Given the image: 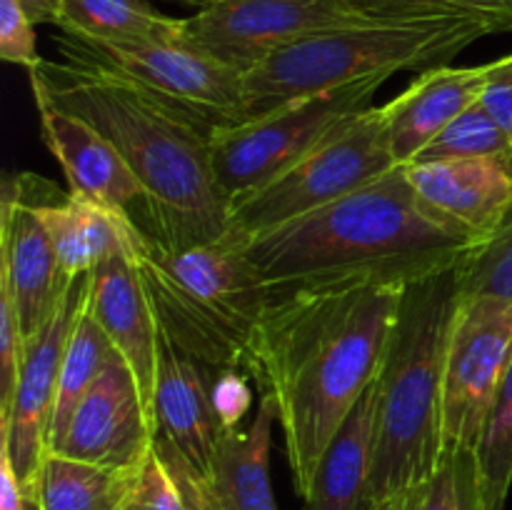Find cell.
<instances>
[{"label": "cell", "mask_w": 512, "mask_h": 510, "mask_svg": "<svg viewBox=\"0 0 512 510\" xmlns=\"http://www.w3.org/2000/svg\"><path fill=\"white\" fill-rule=\"evenodd\" d=\"M405 285L370 278L273 293L243 370L273 400L295 493L308 500L330 440L378 380Z\"/></svg>", "instance_id": "obj_1"}, {"label": "cell", "mask_w": 512, "mask_h": 510, "mask_svg": "<svg viewBox=\"0 0 512 510\" xmlns=\"http://www.w3.org/2000/svg\"><path fill=\"white\" fill-rule=\"evenodd\" d=\"M30 85L110 140L143 188V230L170 250L228 233L213 128L108 70L43 60Z\"/></svg>", "instance_id": "obj_2"}, {"label": "cell", "mask_w": 512, "mask_h": 510, "mask_svg": "<svg viewBox=\"0 0 512 510\" xmlns=\"http://www.w3.org/2000/svg\"><path fill=\"white\" fill-rule=\"evenodd\" d=\"M243 243L273 295L343 278L410 285L455 268L478 238L430 208L405 165H395L335 203Z\"/></svg>", "instance_id": "obj_3"}, {"label": "cell", "mask_w": 512, "mask_h": 510, "mask_svg": "<svg viewBox=\"0 0 512 510\" xmlns=\"http://www.w3.org/2000/svg\"><path fill=\"white\" fill-rule=\"evenodd\" d=\"M458 308V265L405 285L378 375V443L368 510L418 488L438 465L445 363Z\"/></svg>", "instance_id": "obj_4"}, {"label": "cell", "mask_w": 512, "mask_h": 510, "mask_svg": "<svg viewBox=\"0 0 512 510\" xmlns=\"http://www.w3.org/2000/svg\"><path fill=\"white\" fill-rule=\"evenodd\" d=\"M133 260L158 328L190 358L213 370L243 368L270 288L245 243L225 233L213 243L170 250L153 235H135Z\"/></svg>", "instance_id": "obj_5"}, {"label": "cell", "mask_w": 512, "mask_h": 510, "mask_svg": "<svg viewBox=\"0 0 512 510\" xmlns=\"http://www.w3.org/2000/svg\"><path fill=\"white\" fill-rule=\"evenodd\" d=\"M485 35H495L488 23L453 15L375 18L320 30L243 75L245 115L260 118L293 100L375 75L440 68Z\"/></svg>", "instance_id": "obj_6"}, {"label": "cell", "mask_w": 512, "mask_h": 510, "mask_svg": "<svg viewBox=\"0 0 512 510\" xmlns=\"http://www.w3.org/2000/svg\"><path fill=\"white\" fill-rule=\"evenodd\" d=\"M395 165L383 105H373L273 180L230 200L228 233L240 240L268 233L383 178Z\"/></svg>", "instance_id": "obj_7"}, {"label": "cell", "mask_w": 512, "mask_h": 510, "mask_svg": "<svg viewBox=\"0 0 512 510\" xmlns=\"http://www.w3.org/2000/svg\"><path fill=\"white\" fill-rule=\"evenodd\" d=\"M390 78L358 80L293 100L278 110L213 133V168L228 203L303 158L328 135L348 125L365 110Z\"/></svg>", "instance_id": "obj_8"}, {"label": "cell", "mask_w": 512, "mask_h": 510, "mask_svg": "<svg viewBox=\"0 0 512 510\" xmlns=\"http://www.w3.org/2000/svg\"><path fill=\"white\" fill-rule=\"evenodd\" d=\"M55 43L68 63L120 75L213 130L248 120L243 73L190 48L183 40L98 43L63 33Z\"/></svg>", "instance_id": "obj_9"}, {"label": "cell", "mask_w": 512, "mask_h": 510, "mask_svg": "<svg viewBox=\"0 0 512 510\" xmlns=\"http://www.w3.org/2000/svg\"><path fill=\"white\" fill-rule=\"evenodd\" d=\"M218 370L190 358L160 330L153 398V450L190 510H213L210 468L220 423L215 418L213 380Z\"/></svg>", "instance_id": "obj_10"}, {"label": "cell", "mask_w": 512, "mask_h": 510, "mask_svg": "<svg viewBox=\"0 0 512 510\" xmlns=\"http://www.w3.org/2000/svg\"><path fill=\"white\" fill-rule=\"evenodd\" d=\"M510 363L512 303L500 298H460L445 363L443 450L465 448L478 453Z\"/></svg>", "instance_id": "obj_11"}, {"label": "cell", "mask_w": 512, "mask_h": 510, "mask_svg": "<svg viewBox=\"0 0 512 510\" xmlns=\"http://www.w3.org/2000/svg\"><path fill=\"white\" fill-rule=\"evenodd\" d=\"M365 20L345 0H223L183 18L180 40L245 75L305 35Z\"/></svg>", "instance_id": "obj_12"}, {"label": "cell", "mask_w": 512, "mask_h": 510, "mask_svg": "<svg viewBox=\"0 0 512 510\" xmlns=\"http://www.w3.org/2000/svg\"><path fill=\"white\" fill-rule=\"evenodd\" d=\"M88 278L90 273L68 280L48 320L40 325L33 338L25 340L23 363H20L8 420L0 423V445L8 448L15 478L25 498H30L35 475L48 453L60 365H63L75 320L83 313L85 300H88Z\"/></svg>", "instance_id": "obj_13"}, {"label": "cell", "mask_w": 512, "mask_h": 510, "mask_svg": "<svg viewBox=\"0 0 512 510\" xmlns=\"http://www.w3.org/2000/svg\"><path fill=\"white\" fill-rule=\"evenodd\" d=\"M45 180L30 173L8 178L0 198V290L8 295L23 338H33L48 320L65 283L53 243L38 215Z\"/></svg>", "instance_id": "obj_14"}, {"label": "cell", "mask_w": 512, "mask_h": 510, "mask_svg": "<svg viewBox=\"0 0 512 510\" xmlns=\"http://www.w3.org/2000/svg\"><path fill=\"white\" fill-rule=\"evenodd\" d=\"M153 450V420L133 370L113 350L93 388L75 408L53 453L105 468L135 470Z\"/></svg>", "instance_id": "obj_15"}, {"label": "cell", "mask_w": 512, "mask_h": 510, "mask_svg": "<svg viewBox=\"0 0 512 510\" xmlns=\"http://www.w3.org/2000/svg\"><path fill=\"white\" fill-rule=\"evenodd\" d=\"M135 243V240H133ZM88 310L133 370L135 383L153 420L155 370L160 328L133 260V245L115 248L90 270Z\"/></svg>", "instance_id": "obj_16"}, {"label": "cell", "mask_w": 512, "mask_h": 510, "mask_svg": "<svg viewBox=\"0 0 512 510\" xmlns=\"http://www.w3.org/2000/svg\"><path fill=\"white\" fill-rule=\"evenodd\" d=\"M30 88L43 140L63 168L70 193L83 195L115 213L133 215L135 205H143V188L118 148L83 118L53 103L43 90L35 85Z\"/></svg>", "instance_id": "obj_17"}, {"label": "cell", "mask_w": 512, "mask_h": 510, "mask_svg": "<svg viewBox=\"0 0 512 510\" xmlns=\"http://www.w3.org/2000/svg\"><path fill=\"white\" fill-rule=\"evenodd\" d=\"M415 193L478 238H488L512 200V155L405 165Z\"/></svg>", "instance_id": "obj_18"}, {"label": "cell", "mask_w": 512, "mask_h": 510, "mask_svg": "<svg viewBox=\"0 0 512 510\" xmlns=\"http://www.w3.org/2000/svg\"><path fill=\"white\" fill-rule=\"evenodd\" d=\"M490 63L440 65L423 70L408 88L383 105L390 148L400 165L413 163L415 155L470 105L480 103L488 83Z\"/></svg>", "instance_id": "obj_19"}, {"label": "cell", "mask_w": 512, "mask_h": 510, "mask_svg": "<svg viewBox=\"0 0 512 510\" xmlns=\"http://www.w3.org/2000/svg\"><path fill=\"white\" fill-rule=\"evenodd\" d=\"M278 423L273 400L260 395L253 423L220 430L210 468L213 510H278L270 485V445Z\"/></svg>", "instance_id": "obj_20"}, {"label": "cell", "mask_w": 512, "mask_h": 510, "mask_svg": "<svg viewBox=\"0 0 512 510\" xmlns=\"http://www.w3.org/2000/svg\"><path fill=\"white\" fill-rule=\"evenodd\" d=\"M375 443H378V380L358 400L345 423L330 440L308 510H368V490L373 478Z\"/></svg>", "instance_id": "obj_21"}, {"label": "cell", "mask_w": 512, "mask_h": 510, "mask_svg": "<svg viewBox=\"0 0 512 510\" xmlns=\"http://www.w3.org/2000/svg\"><path fill=\"white\" fill-rule=\"evenodd\" d=\"M38 215L65 280L88 275L110 250L133 245L140 233V223L133 215L115 213L75 193H68L63 200L55 193L40 200Z\"/></svg>", "instance_id": "obj_22"}, {"label": "cell", "mask_w": 512, "mask_h": 510, "mask_svg": "<svg viewBox=\"0 0 512 510\" xmlns=\"http://www.w3.org/2000/svg\"><path fill=\"white\" fill-rule=\"evenodd\" d=\"M135 470L105 468L48 450L28 500L35 510H120Z\"/></svg>", "instance_id": "obj_23"}, {"label": "cell", "mask_w": 512, "mask_h": 510, "mask_svg": "<svg viewBox=\"0 0 512 510\" xmlns=\"http://www.w3.org/2000/svg\"><path fill=\"white\" fill-rule=\"evenodd\" d=\"M58 28L98 43H178L183 18L158 13L143 0H63Z\"/></svg>", "instance_id": "obj_24"}, {"label": "cell", "mask_w": 512, "mask_h": 510, "mask_svg": "<svg viewBox=\"0 0 512 510\" xmlns=\"http://www.w3.org/2000/svg\"><path fill=\"white\" fill-rule=\"evenodd\" d=\"M113 343L100 328L98 320L90 315L88 300H85L83 313L78 315L70 333L68 348H65L63 365H60L58 378V393H55V408H53V423H50L48 435V450L63 438L65 428H68L70 418H73L75 408L80 400L85 398L95 380L100 378L103 368L108 365L110 355H113Z\"/></svg>", "instance_id": "obj_25"}, {"label": "cell", "mask_w": 512, "mask_h": 510, "mask_svg": "<svg viewBox=\"0 0 512 510\" xmlns=\"http://www.w3.org/2000/svg\"><path fill=\"white\" fill-rule=\"evenodd\" d=\"M460 298H500L512 303V200L488 238L458 263Z\"/></svg>", "instance_id": "obj_26"}, {"label": "cell", "mask_w": 512, "mask_h": 510, "mask_svg": "<svg viewBox=\"0 0 512 510\" xmlns=\"http://www.w3.org/2000/svg\"><path fill=\"white\" fill-rule=\"evenodd\" d=\"M512 155V135L500 128L480 103L450 120L418 155L413 163H440V160L490 158ZM410 165V163H408Z\"/></svg>", "instance_id": "obj_27"}, {"label": "cell", "mask_w": 512, "mask_h": 510, "mask_svg": "<svg viewBox=\"0 0 512 510\" xmlns=\"http://www.w3.org/2000/svg\"><path fill=\"white\" fill-rule=\"evenodd\" d=\"M485 510H505L512 485V363L498 390L478 448Z\"/></svg>", "instance_id": "obj_28"}, {"label": "cell", "mask_w": 512, "mask_h": 510, "mask_svg": "<svg viewBox=\"0 0 512 510\" xmlns=\"http://www.w3.org/2000/svg\"><path fill=\"white\" fill-rule=\"evenodd\" d=\"M413 510H485L478 453L443 450L430 478L413 488Z\"/></svg>", "instance_id": "obj_29"}, {"label": "cell", "mask_w": 512, "mask_h": 510, "mask_svg": "<svg viewBox=\"0 0 512 510\" xmlns=\"http://www.w3.org/2000/svg\"><path fill=\"white\" fill-rule=\"evenodd\" d=\"M355 10L373 18H420V15H453L483 20L493 33L512 30V0H345Z\"/></svg>", "instance_id": "obj_30"}, {"label": "cell", "mask_w": 512, "mask_h": 510, "mask_svg": "<svg viewBox=\"0 0 512 510\" xmlns=\"http://www.w3.org/2000/svg\"><path fill=\"white\" fill-rule=\"evenodd\" d=\"M120 510H190V505L158 453L150 450L148 458L135 470Z\"/></svg>", "instance_id": "obj_31"}, {"label": "cell", "mask_w": 512, "mask_h": 510, "mask_svg": "<svg viewBox=\"0 0 512 510\" xmlns=\"http://www.w3.org/2000/svg\"><path fill=\"white\" fill-rule=\"evenodd\" d=\"M23 353L25 338L20 333L18 320H15V310L10 305L8 295L0 290V423L8 420Z\"/></svg>", "instance_id": "obj_32"}, {"label": "cell", "mask_w": 512, "mask_h": 510, "mask_svg": "<svg viewBox=\"0 0 512 510\" xmlns=\"http://www.w3.org/2000/svg\"><path fill=\"white\" fill-rule=\"evenodd\" d=\"M0 58L23 65L28 73L43 63L35 45V23L15 0H0Z\"/></svg>", "instance_id": "obj_33"}, {"label": "cell", "mask_w": 512, "mask_h": 510, "mask_svg": "<svg viewBox=\"0 0 512 510\" xmlns=\"http://www.w3.org/2000/svg\"><path fill=\"white\" fill-rule=\"evenodd\" d=\"M215 418L220 430H240L245 415L253 408V388H250V375L243 368H225L215 373L213 390Z\"/></svg>", "instance_id": "obj_34"}, {"label": "cell", "mask_w": 512, "mask_h": 510, "mask_svg": "<svg viewBox=\"0 0 512 510\" xmlns=\"http://www.w3.org/2000/svg\"><path fill=\"white\" fill-rule=\"evenodd\" d=\"M480 105L490 118L512 135V53L490 63L488 83H485Z\"/></svg>", "instance_id": "obj_35"}, {"label": "cell", "mask_w": 512, "mask_h": 510, "mask_svg": "<svg viewBox=\"0 0 512 510\" xmlns=\"http://www.w3.org/2000/svg\"><path fill=\"white\" fill-rule=\"evenodd\" d=\"M0 510H35L15 478L5 445H0Z\"/></svg>", "instance_id": "obj_36"}, {"label": "cell", "mask_w": 512, "mask_h": 510, "mask_svg": "<svg viewBox=\"0 0 512 510\" xmlns=\"http://www.w3.org/2000/svg\"><path fill=\"white\" fill-rule=\"evenodd\" d=\"M35 25H58L63 0H15Z\"/></svg>", "instance_id": "obj_37"}, {"label": "cell", "mask_w": 512, "mask_h": 510, "mask_svg": "<svg viewBox=\"0 0 512 510\" xmlns=\"http://www.w3.org/2000/svg\"><path fill=\"white\" fill-rule=\"evenodd\" d=\"M370 510H413V490L395 495V498L383 500V503L373 505Z\"/></svg>", "instance_id": "obj_38"}, {"label": "cell", "mask_w": 512, "mask_h": 510, "mask_svg": "<svg viewBox=\"0 0 512 510\" xmlns=\"http://www.w3.org/2000/svg\"><path fill=\"white\" fill-rule=\"evenodd\" d=\"M175 3H183V5H190V8L205 10V8H213V5L223 3V0H175Z\"/></svg>", "instance_id": "obj_39"}]
</instances>
